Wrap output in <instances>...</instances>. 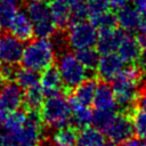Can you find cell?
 <instances>
[{"mask_svg": "<svg viewBox=\"0 0 146 146\" xmlns=\"http://www.w3.org/2000/svg\"><path fill=\"white\" fill-rule=\"evenodd\" d=\"M55 60V49L48 38H36L27 43L22 56L23 66L34 70L43 71L51 66Z\"/></svg>", "mask_w": 146, "mask_h": 146, "instance_id": "cell-1", "label": "cell"}, {"mask_svg": "<svg viewBox=\"0 0 146 146\" xmlns=\"http://www.w3.org/2000/svg\"><path fill=\"white\" fill-rule=\"evenodd\" d=\"M25 11L31 18L36 38H50L57 30L46 0H25Z\"/></svg>", "mask_w": 146, "mask_h": 146, "instance_id": "cell-2", "label": "cell"}, {"mask_svg": "<svg viewBox=\"0 0 146 146\" xmlns=\"http://www.w3.org/2000/svg\"><path fill=\"white\" fill-rule=\"evenodd\" d=\"M41 119L51 128H63L71 124V106L63 95L47 98L40 108Z\"/></svg>", "mask_w": 146, "mask_h": 146, "instance_id": "cell-3", "label": "cell"}, {"mask_svg": "<svg viewBox=\"0 0 146 146\" xmlns=\"http://www.w3.org/2000/svg\"><path fill=\"white\" fill-rule=\"evenodd\" d=\"M42 122L40 111H27L22 128L9 136L17 146H41L43 138Z\"/></svg>", "mask_w": 146, "mask_h": 146, "instance_id": "cell-4", "label": "cell"}, {"mask_svg": "<svg viewBox=\"0 0 146 146\" xmlns=\"http://www.w3.org/2000/svg\"><path fill=\"white\" fill-rule=\"evenodd\" d=\"M57 68L62 76L63 84L67 90H74L88 78L87 68L78 57L71 52H63L59 55Z\"/></svg>", "mask_w": 146, "mask_h": 146, "instance_id": "cell-5", "label": "cell"}, {"mask_svg": "<svg viewBox=\"0 0 146 146\" xmlns=\"http://www.w3.org/2000/svg\"><path fill=\"white\" fill-rule=\"evenodd\" d=\"M97 39L98 31L90 21H79L70 24L67 27L68 46L75 51L94 47L97 43Z\"/></svg>", "mask_w": 146, "mask_h": 146, "instance_id": "cell-6", "label": "cell"}, {"mask_svg": "<svg viewBox=\"0 0 146 146\" xmlns=\"http://www.w3.org/2000/svg\"><path fill=\"white\" fill-rule=\"evenodd\" d=\"M140 88V82L130 80L121 74L113 80L112 84L117 105L123 107L127 113H129L131 108L135 107V104H137Z\"/></svg>", "mask_w": 146, "mask_h": 146, "instance_id": "cell-7", "label": "cell"}, {"mask_svg": "<svg viewBox=\"0 0 146 146\" xmlns=\"http://www.w3.org/2000/svg\"><path fill=\"white\" fill-rule=\"evenodd\" d=\"M105 136L111 140L112 144L119 145L132 137L135 129L131 116L129 113H120L116 114L110 125L103 131Z\"/></svg>", "mask_w": 146, "mask_h": 146, "instance_id": "cell-8", "label": "cell"}, {"mask_svg": "<svg viewBox=\"0 0 146 146\" xmlns=\"http://www.w3.org/2000/svg\"><path fill=\"white\" fill-rule=\"evenodd\" d=\"M24 47L19 39L13 34L0 36V60L5 64L17 65L22 60Z\"/></svg>", "mask_w": 146, "mask_h": 146, "instance_id": "cell-9", "label": "cell"}, {"mask_svg": "<svg viewBox=\"0 0 146 146\" xmlns=\"http://www.w3.org/2000/svg\"><path fill=\"white\" fill-rule=\"evenodd\" d=\"M40 82H41V87L46 98L55 97L59 95H66L68 91L63 84L62 76L59 74L58 68L52 65L43 70Z\"/></svg>", "mask_w": 146, "mask_h": 146, "instance_id": "cell-10", "label": "cell"}, {"mask_svg": "<svg viewBox=\"0 0 146 146\" xmlns=\"http://www.w3.org/2000/svg\"><path fill=\"white\" fill-rule=\"evenodd\" d=\"M123 59L119 56V54L111 52L105 54L99 58V63L97 66L98 76L103 81H113L119 74L122 72L123 67Z\"/></svg>", "mask_w": 146, "mask_h": 146, "instance_id": "cell-11", "label": "cell"}, {"mask_svg": "<svg viewBox=\"0 0 146 146\" xmlns=\"http://www.w3.org/2000/svg\"><path fill=\"white\" fill-rule=\"evenodd\" d=\"M24 92L16 82H8L0 91V107L8 113L18 110L23 105Z\"/></svg>", "mask_w": 146, "mask_h": 146, "instance_id": "cell-12", "label": "cell"}, {"mask_svg": "<svg viewBox=\"0 0 146 146\" xmlns=\"http://www.w3.org/2000/svg\"><path fill=\"white\" fill-rule=\"evenodd\" d=\"M127 31L120 29H107V30H102L98 33V39H97V50L99 54L105 55V54H111L117 50V47L124 36Z\"/></svg>", "mask_w": 146, "mask_h": 146, "instance_id": "cell-13", "label": "cell"}, {"mask_svg": "<svg viewBox=\"0 0 146 146\" xmlns=\"http://www.w3.org/2000/svg\"><path fill=\"white\" fill-rule=\"evenodd\" d=\"M10 33L21 41H29L34 35V27L26 11H17L9 27Z\"/></svg>", "mask_w": 146, "mask_h": 146, "instance_id": "cell-14", "label": "cell"}, {"mask_svg": "<svg viewBox=\"0 0 146 146\" xmlns=\"http://www.w3.org/2000/svg\"><path fill=\"white\" fill-rule=\"evenodd\" d=\"M143 49L138 42L137 36L129 34V32H125L124 36L122 38L119 47H117V52L119 56L123 59L124 63L128 64H133L138 60Z\"/></svg>", "mask_w": 146, "mask_h": 146, "instance_id": "cell-15", "label": "cell"}, {"mask_svg": "<svg viewBox=\"0 0 146 146\" xmlns=\"http://www.w3.org/2000/svg\"><path fill=\"white\" fill-rule=\"evenodd\" d=\"M68 102L71 106V124L76 129L89 127V124L92 123V111L74 97H72Z\"/></svg>", "mask_w": 146, "mask_h": 146, "instance_id": "cell-16", "label": "cell"}, {"mask_svg": "<svg viewBox=\"0 0 146 146\" xmlns=\"http://www.w3.org/2000/svg\"><path fill=\"white\" fill-rule=\"evenodd\" d=\"M92 104L98 110H115L117 105L115 95L112 87L106 81H102L100 83H98Z\"/></svg>", "mask_w": 146, "mask_h": 146, "instance_id": "cell-17", "label": "cell"}, {"mask_svg": "<svg viewBox=\"0 0 146 146\" xmlns=\"http://www.w3.org/2000/svg\"><path fill=\"white\" fill-rule=\"evenodd\" d=\"M139 18H140V14L138 13L135 6L125 5L116 13L117 25L127 32H132L137 30Z\"/></svg>", "mask_w": 146, "mask_h": 146, "instance_id": "cell-18", "label": "cell"}, {"mask_svg": "<svg viewBox=\"0 0 146 146\" xmlns=\"http://www.w3.org/2000/svg\"><path fill=\"white\" fill-rule=\"evenodd\" d=\"M50 10L52 19L57 30H65L71 23V8L60 0L50 2Z\"/></svg>", "mask_w": 146, "mask_h": 146, "instance_id": "cell-19", "label": "cell"}, {"mask_svg": "<svg viewBox=\"0 0 146 146\" xmlns=\"http://www.w3.org/2000/svg\"><path fill=\"white\" fill-rule=\"evenodd\" d=\"M104 141L105 136L99 129L96 127H86L78 133L75 146H102Z\"/></svg>", "mask_w": 146, "mask_h": 146, "instance_id": "cell-20", "label": "cell"}, {"mask_svg": "<svg viewBox=\"0 0 146 146\" xmlns=\"http://www.w3.org/2000/svg\"><path fill=\"white\" fill-rule=\"evenodd\" d=\"M76 128L72 124L58 128L51 136L50 143L52 146H75L76 145Z\"/></svg>", "mask_w": 146, "mask_h": 146, "instance_id": "cell-21", "label": "cell"}, {"mask_svg": "<svg viewBox=\"0 0 146 146\" xmlns=\"http://www.w3.org/2000/svg\"><path fill=\"white\" fill-rule=\"evenodd\" d=\"M97 86H98V82L96 79H94V78L88 79L87 78L82 83H80L74 89V96L73 97L76 100H79L81 104L88 106L89 104L92 103Z\"/></svg>", "mask_w": 146, "mask_h": 146, "instance_id": "cell-22", "label": "cell"}, {"mask_svg": "<svg viewBox=\"0 0 146 146\" xmlns=\"http://www.w3.org/2000/svg\"><path fill=\"white\" fill-rule=\"evenodd\" d=\"M43 99H44V94L42 87L38 84L26 89V92L24 94L23 105L26 111H40L44 102Z\"/></svg>", "mask_w": 146, "mask_h": 146, "instance_id": "cell-23", "label": "cell"}, {"mask_svg": "<svg viewBox=\"0 0 146 146\" xmlns=\"http://www.w3.org/2000/svg\"><path fill=\"white\" fill-rule=\"evenodd\" d=\"M41 75L38 73V71L27 68V67H18L16 75H15V82L23 89H29L34 86H38L40 82Z\"/></svg>", "mask_w": 146, "mask_h": 146, "instance_id": "cell-24", "label": "cell"}, {"mask_svg": "<svg viewBox=\"0 0 146 146\" xmlns=\"http://www.w3.org/2000/svg\"><path fill=\"white\" fill-rule=\"evenodd\" d=\"M75 56L78 57V59L82 63V65L89 70V71H95L97 70L98 63H99V51L97 49H94L92 47L90 48H86V49H81V50H76Z\"/></svg>", "mask_w": 146, "mask_h": 146, "instance_id": "cell-25", "label": "cell"}, {"mask_svg": "<svg viewBox=\"0 0 146 146\" xmlns=\"http://www.w3.org/2000/svg\"><path fill=\"white\" fill-rule=\"evenodd\" d=\"M25 117H26V113L24 111H14L7 114L3 123V130L8 133V135H13L16 131H18L22 125L25 122Z\"/></svg>", "mask_w": 146, "mask_h": 146, "instance_id": "cell-26", "label": "cell"}, {"mask_svg": "<svg viewBox=\"0 0 146 146\" xmlns=\"http://www.w3.org/2000/svg\"><path fill=\"white\" fill-rule=\"evenodd\" d=\"M129 114L131 116L136 135L139 138L145 139L146 138V108L136 106V107H132Z\"/></svg>", "mask_w": 146, "mask_h": 146, "instance_id": "cell-27", "label": "cell"}, {"mask_svg": "<svg viewBox=\"0 0 146 146\" xmlns=\"http://www.w3.org/2000/svg\"><path fill=\"white\" fill-rule=\"evenodd\" d=\"M88 19L99 31L107 30V29H114L117 25L116 15L111 10H107L105 13H102V14H98L95 16H90Z\"/></svg>", "mask_w": 146, "mask_h": 146, "instance_id": "cell-28", "label": "cell"}, {"mask_svg": "<svg viewBox=\"0 0 146 146\" xmlns=\"http://www.w3.org/2000/svg\"><path fill=\"white\" fill-rule=\"evenodd\" d=\"M115 115H116L115 110H98V108H96V111L92 112V124L100 131H104L110 125V123L113 121Z\"/></svg>", "mask_w": 146, "mask_h": 146, "instance_id": "cell-29", "label": "cell"}, {"mask_svg": "<svg viewBox=\"0 0 146 146\" xmlns=\"http://www.w3.org/2000/svg\"><path fill=\"white\" fill-rule=\"evenodd\" d=\"M16 13V3L0 2V26L3 30H9Z\"/></svg>", "mask_w": 146, "mask_h": 146, "instance_id": "cell-30", "label": "cell"}, {"mask_svg": "<svg viewBox=\"0 0 146 146\" xmlns=\"http://www.w3.org/2000/svg\"><path fill=\"white\" fill-rule=\"evenodd\" d=\"M87 5L89 9V17L105 13L110 9V0H89L87 1Z\"/></svg>", "mask_w": 146, "mask_h": 146, "instance_id": "cell-31", "label": "cell"}, {"mask_svg": "<svg viewBox=\"0 0 146 146\" xmlns=\"http://www.w3.org/2000/svg\"><path fill=\"white\" fill-rule=\"evenodd\" d=\"M17 68H18L17 65L1 63V65H0V74L2 75V78L6 81L10 82V81H14L15 80V75H16Z\"/></svg>", "mask_w": 146, "mask_h": 146, "instance_id": "cell-32", "label": "cell"}, {"mask_svg": "<svg viewBox=\"0 0 146 146\" xmlns=\"http://www.w3.org/2000/svg\"><path fill=\"white\" fill-rule=\"evenodd\" d=\"M0 146H17L3 129L0 130Z\"/></svg>", "mask_w": 146, "mask_h": 146, "instance_id": "cell-33", "label": "cell"}, {"mask_svg": "<svg viewBox=\"0 0 146 146\" xmlns=\"http://www.w3.org/2000/svg\"><path fill=\"white\" fill-rule=\"evenodd\" d=\"M121 146H146L145 145V140H141V138H137V137H130L129 139H127L125 141H123L122 144H120Z\"/></svg>", "mask_w": 146, "mask_h": 146, "instance_id": "cell-34", "label": "cell"}, {"mask_svg": "<svg viewBox=\"0 0 146 146\" xmlns=\"http://www.w3.org/2000/svg\"><path fill=\"white\" fill-rule=\"evenodd\" d=\"M137 106L146 108V84L140 88L139 96H138V99H137Z\"/></svg>", "mask_w": 146, "mask_h": 146, "instance_id": "cell-35", "label": "cell"}, {"mask_svg": "<svg viewBox=\"0 0 146 146\" xmlns=\"http://www.w3.org/2000/svg\"><path fill=\"white\" fill-rule=\"evenodd\" d=\"M127 5V0H110V9L111 10H119Z\"/></svg>", "mask_w": 146, "mask_h": 146, "instance_id": "cell-36", "label": "cell"}, {"mask_svg": "<svg viewBox=\"0 0 146 146\" xmlns=\"http://www.w3.org/2000/svg\"><path fill=\"white\" fill-rule=\"evenodd\" d=\"M135 7L140 16H146V0H135Z\"/></svg>", "mask_w": 146, "mask_h": 146, "instance_id": "cell-37", "label": "cell"}, {"mask_svg": "<svg viewBox=\"0 0 146 146\" xmlns=\"http://www.w3.org/2000/svg\"><path fill=\"white\" fill-rule=\"evenodd\" d=\"M137 31L139 32V34H146V16H140Z\"/></svg>", "mask_w": 146, "mask_h": 146, "instance_id": "cell-38", "label": "cell"}, {"mask_svg": "<svg viewBox=\"0 0 146 146\" xmlns=\"http://www.w3.org/2000/svg\"><path fill=\"white\" fill-rule=\"evenodd\" d=\"M5 82H6V80L2 78V75L0 74V91H1V89L3 88V86H5Z\"/></svg>", "mask_w": 146, "mask_h": 146, "instance_id": "cell-39", "label": "cell"}, {"mask_svg": "<svg viewBox=\"0 0 146 146\" xmlns=\"http://www.w3.org/2000/svg\"><path fill=\"white\" fill-rule=\"evenodd\" d=\"M19 0H0V2H11V3H17Z\"/></svg>", "mask_w": 146, "mask_h": 146, "instance_id": "cell-40", "label": "cell"}, {"mask_svg": "<svg viewBox=\"0 0 146 146\" xmlns=\"http://www.w3.org/2000/svg\"><path fill=\"white\" fill-rule=\"evenodd\" d=\"M102 146H114V144L112 145V144H103Z\"/></svg>", "mask_w": 146, "mask_h": 146, "instance_id": "cell-41", "label": "cell"}, {"mask_svg": "<svg viewBox=\"0 0 146 146\" xmlns=\"http://www.w3.org/2000/svg\"><path fill=\"white\" fill-rule=\"evenodd\" d=\"M46 1H47V2H52L54 0H46Z\"/></svg>", "mask_w": 146, "mask_h": 146, "instance_id": "cell-42", "label": "cell"}, {"mask_svg": "<svg viewBox=\"0 0 146 146\" xmlns=\"http://www.w3.org/2000/svg\"><path fill=\"white\" fill-rule=\"evenodd\" d=\"M1 31H2V27L0 26V36H1Z\"/></svg>", "mask_w": 146, "mask_h": 146, "instance_id": "cell-43", "label": "cell"}, {"mask_svg": "<svg viewBox=\"0 0 146 146\" xmlns=\"http://www.w3.org/2000/svg\"><path fill=\"white\" fill-rule=\"evenodd\" d=\"M83 1H86V2H87V1H89V0H83Z\"/></svg>", "mask_w": 146, "mask_h": 146, "instance_id": "cell-44", "label": "cell"}, {"mask_svg": "<svg viewBox=\"0 0 146 146\" xmlns=\"http://www.w3.org/2000/svg\"><path fill=\"white\" fill-rule=\"evenodd\" d=\"M145 145H146V138H145Z\"/></svg>", "mask_w": 146, "mask_h": 146, "instance_id": "cell-45", "label": "cell"}]
</instances>
